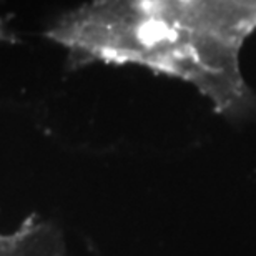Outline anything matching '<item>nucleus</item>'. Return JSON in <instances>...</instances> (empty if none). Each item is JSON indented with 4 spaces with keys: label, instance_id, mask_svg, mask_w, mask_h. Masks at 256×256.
<instances>
[{
    "label": "nucleus",
    "instance_id": "1",
    "mask_svg": "<svg viewBox=\"0 0 256 256\" xmlns=\"http://www.w3.org/2000/svg\"><path fill=\"white\" fill-rule=\"evenodd\" d=\"M256 32V0H88L47 37L78 62L136 65L185 80L220 112L253 108L240 55Z\"/></svg>",
    "mask_w": 256,
    "mask_h": 256
},
{
    "label": "nucleus",
    "instance_id": "2",
    "mask_svg": "<svg viewBox=\"0 0 256 256\" xmlns=\"http://www.w3.org/2000/svg\"><path fill=\"white\" fill-rule=\"evenodd\" d=\"M5 35H7V27H5V24L0 20V42H4Z\"/></svg>",
    "mask_w": 256,
    "mask_h": 256
}]
</instances>
